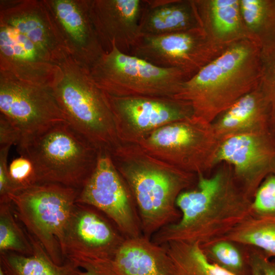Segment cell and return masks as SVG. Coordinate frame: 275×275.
Returning <instances> with one entry per match:
<instances>
[{"label": "cell", "mask_w": 275, "mask_h": 275, "mask_svg": "<svg viewBox=\"0 0 275 275\" xmlns=\"http://www.w3.org/2000/svg\"><path fill=\"white\" fill-rule=\"evenodd\" d=\"M227 166L210 176L197 175L196 187L182 191L176 200L180 218L157 231L151 238L153 242L202 245L227 235L252 214V199Z\"/></svg>", "instance_id": "cell-1"}, {"label": "cell", "mask_w": 275, "mask_h": 275, "mask_svg": "<svg viewBox=\"0 0 275 275\" xmlns=\"http://www.w3.org/2000/svg\"><path fill=\"white\" fill-rule=\"evenodd\" d=\"M263 66L257 39L237 43L184 81L174 99L189 103L193 117L211 124L259 86Z\"/></svg>", "instance_id": "cell-2"}, {"label": "cell", "mask_w": 275, "mask_h": 275, "mask_svg": "<svg viewBox=\"0 0 275 275\" xmlns=\"http://www.w3.org/2000/svg\"><path fill=\"white\" fill-rule=\"evenodd\" d=\"M111 156L138 207L144 236L151 238L179 219L176 200L194 183L195 174L150 155L138 144H120Z\"/></svg>", "instance_id": "cell-3"}, {"label": "cell", "mask_w": 275, "mask_h": 275, "mask_svg": "<svg viewBox=\"0 0 275 275\" xmlns=\"http://www.w3.org/2000/svg\"><path fill=\"white\" fill-rule=\"evenodd\" d=\"M52 62L56 66L53 93L67 122L98 151L111 153L121 143L106 93L74 51L63 50Z\"/></svg>", "instance_id": "cell-4"}, {"label": "cell", "mask_w": 275, "mask_h": 275, "mask_svg": "<svg viewBox=\"0 0 275 275\" xmlns=\"http://www.w3.org/2000/svg\"><path fill=\"white\" fill-rule=\"evenodd\" d=\"M56 71L51 62L1 59V115L19 131L21 140L67 122L53 93Z\"/></svg>", "instance_id": "cell-5"}, {"label": "cell", "mask_w": 275, "mask_h": 275, "mask_svg": "<svg viewBox=\"0 0 275 275\" xmlns=\"http://www.w3.org/2000/svg\"><path fill=\"white\" fill-rule=\"evenodd\" d=\"M17 150L33 162L38 183L79 189L93 170L99 151L68 122L22 139Z\"/></svg>", "instance_id": "cell-6"}, {"label": "cell", "mask_w": 275, "mask_h": 275, "mask_svg": "<svg viewBox=\"0 0 275 275\" xmlns=\"http://www.w3.org/2000/svg\"><path fill=\"white\" fill-rule=\"evenodd\" d=\"M89 69L100 89L119 97L174 98L183 82L191 77L180 69L159 67L123 52L114 43Z\"/></svg>", "instance_id": "cell-7"}, {"label": "cell", "mask_w": 275, "mask_h": 275, "mask_svg": "<svg viewBox=\"0 0 275 275\" xmlns=\"http://www.w3.org/2000/svg\"><path fill=\"white\" fill-rule=\"evenodd\" d=\"M79 189L53 183H37L9 195L17 216L52 260L62 265L65 231Z\"/></svg>", "instance_id": "cell-8"}, {"label": "cell", "mask_w": 275, "mask_h": 275, "mask_svg": "<svg viewBox=\"0 0 275 275\" xmlns=\"http://www.w3.org/2000/svg\"><path fill=\"white\" fill-rule=\"evenodd\" d=\"M220 141L211 124L192 116L158 128L138 145L150 155L198 175L215 166Z\"/></svg>", "instance_id": "cell-9"}, {"label": "cell", "mask_w": 275, "mask_h": 275, "mask_svg": "<svg viewBox=\"0 0 275 275\" xmlns=\"http://www.w3.org/2000/svg\"><path fill=\"white\" fill-rule=\"evenodd\" d=\"M76 203L102 212L126 238L143 235L132 196L107 151H99L95 166L79 189Z\"/></svg>", "instance_id": "cell-10"}, {"label": "cell", "mask_w": 275, "mask_h": 275, "mask_svg": "<svg viewBox=\"0 0 275 275\" xmlns=\"http://www.w3.org/2000/svg\"><path fill=\"white\" fill-rule=\"evenodd\" d=\"M230 166L238 183L251 199L264 178L275 170V140L269 129H255L221 140L215 166Z\"/></svg>", "instance_id": "cell-11"}, {"label": "cell", "mask_w": 275, "mask_h": 275, "mask_svg": "<svg viewBox=\"0 0 275 275\" xmlns=\"http://www.w3.org/2000/svg\"><path fill=\"white\" fill-rule=\"evenodd\" d=\"M106 94L121 144H139L158 128L193 116L188 102L174 98Z\"/></svg>", "instance_id": "cell-12"}, {"label": "cell", "mask_w": 275, "mask_h": 275, "mask_svg": "<svg viewBox=\"0 0 275 275\" xmlns=\"http://www.w3.org/2000/svg\"><path fill=\"white\" fill-rule=\"evenodd\" d=\"M97 210L76 203L61 248L65 261H112L125 238Z\"/></svg>", "instance_id": "cell-13"}, {"label": "cell", "mask_w": 275, "mask_h": 275, "mask_svg": "<svg viewBox=\"0 0 275 275\" xmlns=\"http://www.w3.org/2000/svg\"><path fill=\"white\" fill-rule=\"evenodd\" d=\"M129 54L164 68L180 69L191 76L205 64L207 44L201 26L155 36H142Z\"/></svg>", "instance_id": "cell-14"}, {"label": "cell", "mask_w": 275, "mask_h": 275, "mask_svg": "<svg viewBox=\"0 0 275 275\" xmlns=\"http://www.w3.org/2000/svg\"><path fill=\"white\" fill-rule=\"evenodd\" d=\"M142 5L143 0L88 1L90 18L103 48L105 44L108 51L114 43L129 54L141 37Z\"/></svg>", "instance_id": "cell-15"}, {"label": "cell", "mask_w": 275, "mask_h": 275, "mask_svg": "<svg viewBox=\"0 0 275 275\" xmlns=\"http://www.w3.org/2000/svg\"><path fill=\"white\" fill-rule=\"evenodd\" d=\"M112 263L118 275H172L165 247L143 235L125 238Z\"/></svg>", "instance_id": "cell-16"}, {"label": "cell", "mask_w": 275, "mask_h": 275, "mask_svg": "<svg viewBox=\"0 0 275 275\" xmlns=\"http://www.w3.org/2000/svg\"><path fill=\"white\" fill-rule=\"evenodd\" d=\"M195 2L143 0L140 20L142 36H155L200 26Z\"/></svg>", "instance_id": "cell-17"}, {"label": "cell", "mask_w": 275, "mask_h": 275, "mask_svg": "<svg viewBox=\"0 0 275 275\" xmlns=\"http://www.w3.org/2000/svg\"><path fill=\"white\" fill-rule=\"evenodd\" d=\"M56 18L63 27L76 52L91 65L104 51L90 18L88 1L79 5L71 0L51 2Z\"/></svg>", "instance_id": "cell-18"}, {"label": "cell", "mask_w": 275, "mask_h": 275, "mask_svg": "<svg viewBox=\"0 0 275 275\" xmlns=\"http://www.w3.org/2000/svg\"><path fill=\"white\" fill-rule=\"evenodd\" d=\"M270 107L266 94L260 85L245 95L212 123L218 139L255 129H269Z\"/></svg>", "instance_id": "cell-19"}, {"label": "cell", "mask_w": 275, "mask_h": 275, "mask_svg": "<svg viewBox=\"0 0 275 275\" xmlns=\"http://www.w3.org/2000/svg\"><path fill=\"white\" fill-rule=\"evenodd\" d=\"M33 9H17L9 14H3L2 22L17 30L28 38L51 62L63 49L70 47L53 26L47 12Z\"/></svg>", "instance_id": "cell-20"}, {"label": "cell", "mask_w": 275, "mask_h": 275, "mask_svg": "<svg viewBox=\"0 0 275 275\" xmlns=\"http://www.w3.org/2000/svg\"><path fill=\"white\" fill-rule=\"evenodd\" d=\"M33 253L23 255L13 252L0 253V268L5 275H76L79 267L66 260L62 265L55 263L40 242L28 235Z\"/></svg>", "instance_id": "cell-21"}, {"label": "cell", "mask_w": 275, "mask_h": 275, "mask_svg": "<svg viewBox=\"0 0 275 275\" xmlns=\"http://www.w3.org/2000/svg\"><path fill=\"white\" fill-rule=\"evenodd\" d=\"M163 245L171 261L172 275H235L210 261L198 243L172 241Z\"/></svg>", "instance_id": "cell-22"}, {"label": "cell", "mask_w": 275, "mask_h": 275, "mask_svg": "<svg viewBox=\"0 0 275 275\" xmlns=\"http://www.w3.org/2000/svg\"><path fill=\"white\" fill-rule=\"evenodd\" d=\"M218 239L231 240L254 248L269 258H275V215L252 214L227 235Z\"/></svg>", "instance_id": "cell-23"}, {"label": "cell", "mask_w": 275, "mask_h": 275, "mask_svg": "<svg viewBox=\"0 0 275 275\" xmlns=\"http://www.w3.org/2000/svg\"><path fill=\"white\" fill-rule=\"evenodd\" d=\"M207 258L235 275H251L249 246L217 239L200 245Z\"/></svg>", "instance_id": "cell-24"}, {"label": "cell", "mask_w": 275, "mask_h": 275, "mask_svg": "<svg viewBox=\"0 0 275 275\" xmlns=\"http://www.w3.org/2000/svg\"><path fill=\"white\" fill-rule=\"evenodd\" d=\"M1 59L15 63L50 62L25 36L1 22Z\"/></svg>", "instance_id": "cell-25"}, {"label": "cell", "mask_w": 275, "mask_h": 275, "mask_svg": "<svg viewBox=\"0 0 275 275\" xmlns=\"http://www.w3.org/2000/svg\"><path fill=\"white\" fill-rule=\"evenodd\" d=\"M11 205V202L0 203V253L31 255L33 251L32 244L15 221Z\"/></svg>", "instance_id": "cell-26"}, {"label": "cell", "mask_w": 275, "mask_h": 275, "mask_svg": "<svg viewBox=\"0 0 275 275\" xmlns=\"http://www.w3.org/2000/svg\"><path fill=\"white\" fill-rule=\"evenodd\" d=\"M213 28L219 36L235 32L239 26L240 2L237 0H213L210 2Z\"/></svg>", "instance_id": "cell-27"}, {"label": "cell", "mask_w": 275, "mask_h": 275, "mask_svg": "<svg viewBox=\"0 0 275 275\" xmlns=\"http://www.w3.org/2000/svg\"><path fill=\"white\" fill-rule=\"evenodd\" d=\"M252 214L275 215V170L262 181L252 199Z\"/></svg>", "instance_id": "cell-28"}, {"label": "cell", "mask_w": 275, "mask_h": 275, "mask_svg": "<svg viewBox=\"0 0 275 275\" xmlns=\"http://www.w3.org/2000/svg\"><path fill=\"white\" fill-rule=\"evenodd\" d=\"M8 173L14 192L38 183L35 167L24 155H20L11 161L8 166Z\"/></svg>", "instance_id": "cell-29"}, {"label": "cell", "mask_w": 275, "mask_h": 275, "mask_svg": "<svg viewBox=\"0 0 275 275\" xmlns=\"http://www.w3.org/2000/svg\"><path fill=\"white\" fill-rule=\"evenodd\" d=\"M262 55L263 76L261 84L269 100L270 129L275 139V45Z\"/></svg>", "instance_id": "cell-30"}, {"label": "cell", "mask_w": 275, "mask_h": 275, "mask_svg": "<svg viewBox=\"0 0 275 275\" xmlns=\"http://www.w3.org/2000/svg\"><path fill=\"white\" fill-rule=\"evenodd\" d=\"M251 275H275V259L260 250L249 246Z\"/></svg>", "instance_id": "cell-31"}, {"label": "cell", "mask_w": 275, "mask_h": 275, "mask_svg": "<svg viewBox=\"0 0 275 275\" xmlns=\"http://www.w3.org/2000/svg\"><path fill=\"white\" fill-rule=\"evenodd\" d=\"M10 146L0 147V203L10 202L9 195L14 191L8 173L7 159Z\"/></svg>", "instance_id": "cell-32"}, {"label": "cell", "mask_w": 275, "mask_h": 275, "mask_svg": "<svg viewBox=\"0 0 275 275\" xmlns=\"http://www.w3.org/2000/svg\"><path fill=\"white\" fill-rule=\"evenodd\" d=\"M73 262L79 267L76 275H118L112 262Z\"/></svg>", "instance_id": "cell-33"}, {"label": "cell", "mask_w": 275, "mask_h": 275, "mask_svg": "<svg viewBox=\"0 0 275 275\" xmlns=\"http://www.w3.org/2000/svg\"><path fill=\"white\" fill-rule=\"evenodd\" d=\"M21 140L19 131L8 119L0 115V147L17 146Z\"/></svg>", "instance_id": "cell-34"}, {"label": "cell", "mask_w": 275, "mask_h": 275, "mask_svg": "<svg viewBox=\"0 0 275 275\" xmlns=\"http://www.w3.org/2000/svg\"><path fill=\"white\" fill-rule=\"evenodd\" d=\"M0 275H5L1 268H0Z\"/></svg>", "instance_id": "cell-35"}]
</instances>
